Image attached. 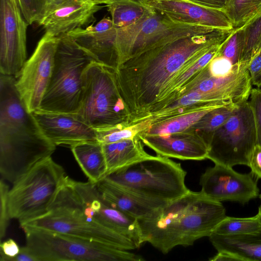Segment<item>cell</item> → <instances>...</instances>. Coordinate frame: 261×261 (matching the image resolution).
<instances>
[{
	"instance_id": "cell-1",
	"label": "cell",
	"mask_w": 261,
	"mask_h": 261,
	"mask_svg": "<svg viewBox=\"0 0 261 261\" xmlns=\"http://www.w3.org/2000/svg\"><path fill=\"white\" fill-rule=\"evenodd\" d=\"M232 30L216 29L173 40L131 58L114 71L129 123L149 114L171 81L222 42Z\"/></svg>"
},
{
	"instance_id": "cell-2",
	"label": "cell",
	"mask_w": 261,
	"mask_h": 261,
	"mask_svg": "<svg viewBox=\"0 0 261 261\" xmlns=\"http://www.w3.org/2000/svg\"><path fill=\"white\" fill-rule=\"evenodd\" d=\"M14 76L0 75V173L13 184L50 157L56 146L27 109Z\"/></svg>"
},
{
	"instance_id": "cell-3",
	"label": "cell",
	"mask_w": 261,
	"mask_h": 261,
	"mask_svg": "<svg viewBox=\"0 0 261 261\" xmlns=\"http://www.w3.org/2000/svg\"><path fill=\"white\" fill-rule=\"evenodd\" d=\"M225 216L221 202L189 190L138 222L143 243L166 254L177 246H191L209 237Z\"/></svg>"
},
{
	"instance_id": "cell-4",
	"label": "cell",
	"mask_w": 261,
	"mask_h": 261,
	"mask_svg": "<svg viewBox=\"0 0 261 261\" xmlns=\"http://www.w3.org/2000/svg\"><path fill=\"white\" fill-rule=\"evenodd\" d=\"M186 174L179 163L158 154L117 169L105 178L140 196L168 202L189 191Z\"/></svg>"
},
{
	"instance_id": "cell-5",
	"label": "cell",
	"mask_w": 261,
	"mask_h": 261,
	"mask_svg": "<svg viewBox=\"0 0 261 261\" xmlns=\"http://www.w3.org/2000/svg\"><path fill=\"white\" fill-rule=\"evenodd\" d=\"M75 114L95 129L129 123L113 70L95 61L87 66L82 76V97Z\"/></svg>"
},
{
	"instance_id": "cell-6",
	"label": "cell",
	"mask_w": 261,
	"mask_h": 261,
	"mask_svg": "<svg viewBox=\"0 0 261 261\" xmlns=\"http://www.w3.org/2000/svg\"><path fill=\"white\" fill-rule=\"evenodd\" d=\"M50 83L38 110L76 113L82 93V76L93 61L67 34L59 36Z\"/></svg>"
},
{
	"instance_id": "cell-7",
	"label": "cell",
	"mask_w": 261,
	"mask_h": 261,
	"mask_svg": "<svg viewBox=\"0 0 261 261\" xmlns=\"http://www.w3.org/2000/svg\"><path fill=\"white\" fill-rule=\"evenodd\" d=\"M67 176L51 156L37 164L9 190L11 219L22 224L46 214Z\"/></svg>"
},
{
	"instance_id": "cell-8",
	"label": "cell",
	"mask_w": 261,
	"mask_h": 261,
	"mask_svg": "<svg viewBox=\"0 0 261 261\" xmlns=\"http://www.w3.org/2000/svg\"><path fill=\"white\" fill-rule=\"evenodd\" d=\"M26 246L37 261H142L139 255L98 242L24 227Z\"/></svg>"
},
{
	"instance_id": "cell-9",
	"label": "cell",
	"mask_w": 261,
	"mask_h": 261,
	"mask_svg": "<svg viewBox=\"0 0 261 261\" xmlns=\"http://www.w3.org/2000/svg\"><path fill=\"white\" fill-rule=\"evenodd\" d=\"M216 29L175 22L150 8L134 24L117 28L114 43L115 70L131 58L153 47L180 38L208 33Z\"/></svg>"
},
{
	"instance_id": "cell-10",
	"label": "cell",
	"mask_w": 261,
	"mask_h": 261,
	"mask_svg": "<svg viewBox=\"0 0 261 261\" xmlns=\"http://www.w3.org/2000/svg\"><path fill=\"white\" fill-rule=\"evenodd\" d=\"M63 199L71 211L86 220L132 240L139 248L143 243L138 220L114 207L101 195L96 184L70 178Z\"/></svg>"
},
{
	"instance_id": "cell-11",
	"label": "cell",
	"mask_w": 261,
	"mask_h": 261,
	"mask_svg": "<svg viewBox=\"0 0 261 261\" xmlns=\"http://www.w3.org/2000/svg\"><path fill=\"white\" fill-rule=\"evenodd\" d=\"M256 145L254 114L249 101L245 100L238 104L227 120L214 132L207 159L215 164L231 167L248 166Z\"/></svg>"
},
{
	"instance_id": "cell-12",
	"label": "cell",
	"mask_w": 261,
	"mask_h": 261,
	"mask_svg": "<svg viewBox=\"0 0 261 261\" xmlns=\"http://www.w3.org/2000/svg\"><path fill=\"white\" fill-rule=\"evenodd\" d=\"M59 40V36L45 33L16 79L17 90L31 113L39 109L48 87Z\"/></svg>"
},
{
	"instance_id": "cell-13",
	"label": "cell",
	"mask_w": 261,
	"mask_h": 261,
	"mask_svg": "<svg viewBox=\"0 0 261 261\" xmlns=\"http://www.w3.org/2000/svg\"><path fill=\"white\" fill-rule=\"evenodd\" d=\"M20 226L21 228L50 230L122 250L138 248L130 239L107 227L90 222L78 214L65 211L50 210L46 214Z\"/></svg>"
},
{
	"instance_id": "cell-14",
	"label": "cell",
	"mask_w": 261,
	"mask_h": 261,
	"mask_svg": "<svg viewBox=\"0 0 261 261\" xmlns=\"http://www.w3.org/2000/svg\"><path fill=\"white\" fill-rule=\"evenodd\" d=\"M28 23L18 0H0V72L19 76L27 59Z\"/></svg>"
},
{
	"instance_id": "cell-15",
	"label": "cell",
	"mask_w": 261,
	"mask_h": 261,
	"mask_svg": "<svg viewBox=\"0 0 261 261\" xmlns=\"http://www.w3.org/2000/svg\"><path fill=\"white\" fill-rule=\"evenodd\" d=\"M257 178L251 173H240L232 167L215 164L201 175V192L219 202L245 204L259 195Z\"/></svg>"
},
{
	"instance_id": "cell-16",
	"label": "cell",
	"mask_w": 261,
	"mask_h": 261,
	"mask_svg": "<svg viewBox=\"0 0 261 261\" xmlns=\"http://www.w3.org/2000/svg\"><path fill=\"white\" fill-rule=\"evenodd\" d=\"M172 21L230 30L233 25L223 11L204 7L189 0H139Z\"/></svg>"
},
{
	"instance_id": "cell-17",
	"label": "cell",
	"mask_w": 261,
	"mask_h": 261,
	"mask_svg": "<svg viewBox=\"0 0 261 261\" xmlns=\"http://www.w3.org/2000/svg\"><path fill=\"white\" fill-rule=\"evenodd\" d=\"M33 114L45 136L56 146L70 147L80 143L97 140L96 130L75 113L37 110Z\"/></svg>"
},
{
	"instance_id": "cell-18",
	"label": "cell",
	"mask_w": 261,
	"mask_h": 261,
	"mask_svg": "<svg viewBox=\"0 0 261 261\" xmlns=\"http://www.w3.org/2000/svg\"><path fill=\"white\" fill-rule=\"evenodd\" d=\"M138 136L144 145L161 156L182 160L207 159L208 145L197 132L192 129L162 135L140 134Z\"/></svg>"
},
{
	"instance_id": "cell-19",
	"label": "cell",
	"mask_w": 261,
	"mask_h": 261,
	"mask_svg": "<svg viewBox=\"0 0 261 261\" xmlns=\"http://www.w3.org/2000/svg\"><path fill=\"white\" fill-rule=\"evenodd\" d=\"M117 28L109 17H103L94 25L79 28L67 34L93 60L115 71L114 43Z\"/></svg>"
},
{
	"instance_id": "cell-20",
	"label": "cell",
	"mask_w": 261,
	"mask_h": 261,
	"mask_svg": "<svg viewBox=\"0 0 261 261\" xmlns=\"http://www.w3.org/2000/svg\"><path fill=\"white\" fill-rule=\"evenodd\" d=\"M102 8L89 0H68L44 15L37 23L45 33L58 37L88 24Z\"/></svg>"
},
{
	"instance_id": "cell-21",
	"label": "cell",
	"mask_w": 261,
	"mask_h": 261,
	"mask_svg": "<svg viewBox=\"0 0 261 261\" xmlns=\"http://www.w3.org/2000/svg\"><path fill=\"white\" fill-rule=\"evenodd\" d=\"M96 185L102 196L114 207L138 220L150 217L168 202L149 199L125 190L103 178Z\"/></svg>"
},
{
	"instance_id": "cell-22",
	"label": "cell",
	"mask_w": 261,
	"mask_h": 261,
	"mask_svg": "<svg viewBox=\"0 0 261 261\" xmlns=\"http://www.w3.org/2000/svg\"><path fill=\"white\" fill-rule=\"evenodd\" d=\"M222 43L213 47L193 65L179 72L166 87L150 114L169 106L182 96L202 69L217 56Z\"/></svg>"
},
{
	"instance_id": "cell-23",
	"label": "cell",
	"mask_w": 261,
	"mask_h": 261,
	"mask_svg": "<svg viewBox=\"0 0 261 261\" xmlns=\"http://www.w3.org/2000/svg\"><path fill=\"white\" fill-rule=\"evenodd\" d=\"M208 237L217 252L231 253L241 261H261V230L233 235L212 232Z\"/></svg>"
},
{
	"instance_id": "cell-24",
	"label": "cell",
	"mask_w": 261,
	"mask_h": 261,
	"mask_svg": "<svg viewBox=\"0 0 261 261\" xmlns=\"http://www.w3.org/2000/svg\"><path fill=\"white\" fill-rule=\"evenodd\" d=\"M102 144L107 166V174L151 156L145 151L144 144L138 136Z\"/></svg>"
},
{
	"instance_id": "cell-25",
	"label": "cell",
	"mask_w": 261,
	"mask_h": 261,
	"mask_svg": "<svg viewBox=\"0 0 261 261\" xmlns=\"http://www.w3.org/2000/svg\"><path fill=\"white\" fill-rule=\"evenodd\" d=\"M70 148L89 181L96 184L105 177L107 166L100 142L97 140L82 142Z\"/></svg>"
},
{
	"instance_id": "cell-26",
	"label": "cell",
	"mask_w": 261,
	"mask_h": 261,
	"mask_svg": "<svg viewBox=\"0 0 261 261\" xmlns=\"http://www.w3.org/2000/svg\"><path fill=\"white\" fill-rule=\"evenodd\" d=\"M229 104L231 103L216 102L203 104L187 112L152 124L147 130L141 134L162 135L185 131L210 111Z\"/></svg>"
},
{
	"instance_id": "cell-27",
	"label": "cell",
	"mask_w": 261,
	"mask_h": 261,
	"mask_svg": "<svg viewBox=\"0 0 261 261\" xmlns=\"http://www.w3.org/2000/svg\"><path fill=\"white\" fill-rule=\"evenodd\" d=\"M106 6L114 24L118 29L134 24L150 9L139 0H111Z\"/></svg>"
},
{
	"instance_id": "cell-28",
	"label": "cell",
	"mask_w": 261,
	"mask_h": 261,
	"mask_svg": "<svg viewBox=\"0 0 261 261\" xmlns=\"http://www.w3.org/2000/svg\"><path fill=\"white\" fill-rule=\"evenodd\" d=\"M239 64L248 65L261 49V12L242 27Z\"/></svg>"
},
{
	"instance_id": "cell-29",
	"label": "cell",
	"mask_w": 261,
	"mask_h": 261,
	"mask_svg": "<svg viewBox=\"0 0 261 261\" xmlns=\"http://www.w3.org/2000/svg\"><path fill=\"white\" fill-rule=\"evenodd\" d=\"M238 103L229 104L210 111L188 129L197 132L208 146L214 132L227 120Z\"/></svg>"
},
{
	"instance_id": "cell-30",
	"label": "cell",
	"mask_w": 261,
	"mask_h": 261,
	"mask_svg": "<svg viewBox=\"0 0 261 261\" xmlns=\"http://www.w3.org/2000/svg\"><path fill=\"white\" fill-rule=\"evenodd\" d=\"M151 124L150 120H145L135 123L120 124L109 128L95 129L97 140L101 144H106L133 138L139 134L145 132Z\"/></svg>"
},
{
	"instance_id": "cell-31",
	"label": "cell",
	"mask_w": 261,
	"mask_h": 261,
	"mask_svg": "<svg viewBox=\"0 0 261 261\" xmlns=\"http://www.w3.org/2000/svg\"><path fill=\"white\" fill-rule=\"evenodd\" d=\"M224 12L233 28H240L261 12V0H229Z\"/></svg>"
},
{
	"instance_id": "cell-32",
	"label": "cell",
	"mask_w": 261,
	"mask_h": 261,
	"mask_svg": "<svg viewBox=\"0 0 261 261\" xmlns=\"http://www.w3.org/2000/svg\"><path fill=\"white\" fill-rule=\"evenodd\" d=\"M261 230V218L254 216L238 218L226 216L217 225L214 231L222 235H233L257 232Z\"/></svg>"
},
{
	"instance_id": "cell-33",
	"label": "cell",
	"mask_w": 261,
	"mask_h": 261,
	"mask_svg": "<svg viewBox=\"0 0 261 261\" xmlns=\"http://www.w3.org/2000/svg\"><path fill=\"white\" fill-rule=\"evenodd\" d=\"M242 27L233 28L221 44L217 56L228 60L233 65L239 64Z\"/></svg>"
},
{
	"instance_id": "cell-34",
	"label": "cell",
	"mask_w": 261,
	"mask_h": 261,
	"mask_svg": "<svg viewBox=\"0 0 261 261\" xmlns=\"http://www.w3.org/2000/svg\"><path fill=\"white\" fill-rule=\"evenodd\" d=\"M23 17L31 24L37 22L41 18L44 8V0H18Z\"/></svg>"
},
{
	"instance_id": "cell-35",
	"label": "cell",
	"mask_w": 261,
	"mask_h": 261,
	"mask_svg": "<svg viewBox=\"0 0 261 261\" xmlns=\"http://www.w3.org/2000/svg\"><path fill=\"white\" fill-rule=\"evenodd\" d=\"M9 188L3 179L0 181V238L2 239L6 234L11 219L9 212Z\"/></svg>"
},
{
	"instance_id": "cell-36",
	"label": "cell",
	"mask_w": 261,
	"mask_h": 261,
	"mask_svg": "<svg viewBox=\"0 0 261 261\" xmlns=\"http://www.w3.org/2000/svg\"><path fill=\"white\" fill-rule=\"evenodd\" d=\"M249 101L254 117L256 144L261 146V92L257 88H252Z\"/></svg>"
},
{
	"instance_id": "cell-37",
	"label": "cell",
	"mask_w": 261,
	"mask_h": 261,
	"mask_svg": "<svg viewBox=\"0 0 261 261\" xmlns=\"http://www.w3.org/2000/svg\"><path fill=\"white\" fill-rule=\"evenodd\" d=\"M248 69L252 84L257 88L261 83V49L251 58L248 64Z\"/></svg>"
},
{
	"instance_id": "cell-38",
	"label": "cell",
	"mask_w": 261,
	"mask_h": 261,
	"mask_svg": "<svg viewBox=\"0 0 261 261\" xmlns=\"http://www.w3.org/2000/svg\"><path fill=\"white\" fill-rule=\"evenodd\" d=\"M0 247L1 261H6L8 258L15 256L20 250L17 243L12 239L1 243Z\"/></svg>"
},
{
	"instance_id": "cell-39",
	"label": "cell",
	"mask_w": 261,
	"mask_h": 261,
	"mask_svg": "<svg viewBox=\"0 0 261 261\" xmlns=\"http://www.w3.org/2000/svg\"><path fill=\"white\" fill-rule=\"evenodd\" d=\"M248 167L257 179H261V146L258 144L255 146L251 154Z\"/></svg>"
},
{
	"instance_id": "cell-40",
	"label": "cell",
	"mask_w": 261,
	"mask_h": 261,
	"mask_svg": "<svg viewBox=\"0 0 261 261\" xmlns=\"http://www.w3.org/2000/svg\"><path fill=\"white\" fill-rule=\"evenodd\" d=\"M192 2L207 8L223 11L229 0H189Z\"/></svg>"
},
{
	"instance_id": "cell-41",
	"label": "cell",
	"mask_w": 261,
	"mask_h": 261,
	"mask_svg": "<svg viewBox=\"0 0 261 261\" xmlns=\"http://www.w3.org/2000/svg\"><path fill=\"white\" fill-rule=\"evenodd\" d=\"M6 261H37V259L29 248L25 246L20 248L17 255L13 257L8 258Z\"/></svg>"
},
{
	"instance_id": "cell-42",
	"label": "cell",
	"mask_w": 261,
	"mask_h": 261,
	"mask_svg": "<svg viewBox=\"0 0 261 261\" xmlns=\"http://www.w3.org/2000/svg\"><path fill=\"white\" fill-rule=\"evenodd\" d=\"M211 261H241V259L231 253L220 251L209 259Z\"/></svg>"
},
{
	"instance_id": "cell-43",
	"label": "cell",
	"mask_w": 261,
	"mask_h": 261,
	"mask_svg": "<svg viewBox=\"0 0 261 261\" xmlns=\"http://www.w3.org/2000/svg\"><path fill=\"white\" fill-rule=\"evenodd\" d=\"M67 1L68 0H44L43 11L41 18L51 10Z\"/></svg>"
},
{
	"instance_id": "cell-44",
	"label": "cell",
	"mask_w": 261,
	"mask_h": 261,
	"mask_svg": "<svg viewBox=\"0 0 261 261\" xmlns=\"http://www.w3.org/2000/svg\"><path fill=\"white\" fill-rule=\"evenodd\" d=\"M96 4H105L106 5L109 2H110L111 0H89Z\"/></svg>"
},
{
	"instance_id": "cell-45",
	"label": "cell",
	"mask_w": 261,
	"mask_h": 261,
	"mask_svg": "<svg viewBox=\"0 0 261 261\" xmlns=\"http://www.w3.org/2000/svg\"><path fill=\"white\" fill-rule=\"evenodd\" d=\"M259 198L260 199V205L258 206V213L257 214L259 215L260 218H261V194L259 195Z\"/></svg>"
},
{
	"instance_id": "cell-46",
	"label": "cell",
	"mask_w": 261,
	"mask_h": 261,
	"mask_svg": "<svg viewBox=\"0 0 261 261\" xmlns=\"http://www.w3.org/2000/svg\"><path fill=\"white\" fill-rule=\"evenodd\" d=\"M257 88L261 92V83Z\"/></svg>"
}]
</instances>
